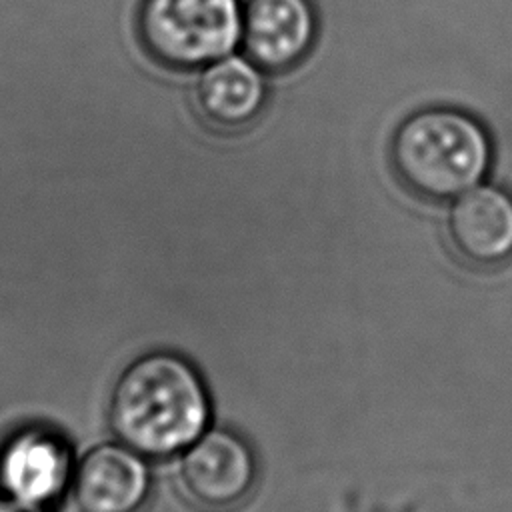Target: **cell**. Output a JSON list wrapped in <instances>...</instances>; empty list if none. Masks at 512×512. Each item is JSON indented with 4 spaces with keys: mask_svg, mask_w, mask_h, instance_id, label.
<instances>
[{
    "mask_svg": "<svg viewBox=\"0 0 512 512\" xmlns=\"http://www.w3.org/2000/svg\"><path fill=\"white\" fill-rule=\"evenodd\" d=\"M210 398L200 374L172 352L134 360L116 380L110 422L118 438L144 456H170L200 438Z\"/></svg>",
    "mask_w": 512,
    "mask_h": 512,
    "instance_id": "cell-1",
    "label": "cell"
},
{
    "mask_svg": "<svg viewBox=\"0 0 512 512\" xmlns=\"http://www.w3.org/2000/svg\"><path fill=\"white\" fill-rule=\"evenodd\" d=\"M150 494V472L130 446L100 444L72 472L78 512H140Z\"/></svg>",
    "mask_w": 512,
    "mask_h": 512,
    "instance_id": "cell-6",
    "label": "cell"
},
{
    "mask_svg": "<svg viewBox=\"0 0 512 512\" xmlns=\"http://www.w3.org/2000/svg\"><path fill=\"white\" fill-rule=\"evenodd\" d=\"M454 252L476 268L512 258V196L496 186H474L458 196L448 216Z\"/></svg>",
    "mask_w": 512,
    "mask_h": 512,
    "instance_id": "cell-7",
    "label": "cell"
},
{
    "mask_svg": "<svg viewBox=\"0 0 512 512\" xmlns=\"http://www.w3.org/2000/svg\"><path fill=\"white\" fill-rule=\"evenodd\" d=\"M256 460L250 446L234 432L210 430L196 438L180 462L186 496L206 512H228L252 490Z\"/></svg>",
    "mask_w": 512,
    "mask_h": 512,
    "instance_id": "cell-4",
    "label": "cell"
},
{
    "mask_svg": "<svg viewBox=\"0 0 512 512\" xmlns=\"http://www.w3.org/2000/svg\"><path fill=\"white\" fill-rule=\"evenodd\" d=\"M264 96L266 88L258 66L250 58L230 54L208 64L196 88L200 112L220 128H242L254 120Z\"/></svg>",
    "mask_w": 512,
    "mask_h": 512,
    "instance_id": "cell-9",
    "label": "cell"
},
{
    "mask_svg": "<svg viewBox=\"0 0 512 512\" xmlns=\"http://www.w3.org/2000/svg\"><path fill=\"white\" fill-rule=\"evenodd\" d=\"M242 16L238 0H142L138 34L154 60L192 70L236 48Z\"/></svg>",
    "mask_w": 512,
    "mask_h": 512,
    "instance_id": "cell-3",
    "label": "cell"
},
{
    "mask_svg": "<svg viewBox=\"0 0 512 512\" xmlns=\"http://www.w3.org/2000/svg\"><path fill=\"white\" fill-rule=\"evenodd\" d=\"M0 512H42V508L26 506V504L14 502L10 498H4V500H0Z\"/></svg>",
    "mask_w": 512,
    "mask_h": 512,
    "instance_id": "cell-10",
    "label": "cell"
},
{
    "mask_svg": "<svg viewBox=\"0 0 512 512\" xmlns=\"http://www.w3.org/2000/svg\"><path fill=\"white\" fill-rule=\"evenodd\" d=\"M392 164L414 194L452 200L478 186L490 166V140L464 112L426 108L406 118L392 138Z\"/></svg>",
    "mask_w": 512,
    "mask_h": 512,
    "instance_id": "cell-2",
    "label": "cell"
},
{
    "mask_svg": "<svg viewBox=\"0 0 512 512\" xmlns=\"http://www.w3.org/2000/svg\"><path fill=\"white\" fill-rule=\"evenodd\" d=\"M308 0H248L242 16L246 56L264 70H284L304 58L314 40Z\"/></svg>",
    "mask_w": 512,
    "mask_h": 512,
    "instance_id": "cell-8",
    "label": "cell"
},
{
    "mask_svg": "<svg viewBox=\"0 0 512 512\" xmlns=\"http://www.w3.org/2000/svg\"><path fill=\"white\" fill-rule=\"evenodd\" d=\"M70 478V448L48 428H20L0 446V490L14 502L34 508L54 504Z\"/></svg>",
    "mask_w": 512,
    "mask_h": 512,
    "instance_id": "cell-5",
    "label": "cell"
}]
</instances>
